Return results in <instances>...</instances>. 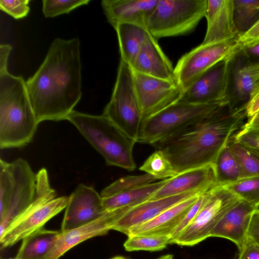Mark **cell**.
Returning a JSON list of instances; mask_svg holds the SVG:
<instances>
[{
	"instance_id": "6da1fadb",
	"label": "cell",
	"mask_w": 259,
	"mask_h": 259,
	"mask_svg": "<svg viewBox=\"0 0 259 259\" xmlns=\"http://www.w3.org/2000/svg\"><path fill=\"white\" fill-rule=\"evenodd\" d=\"M80 43L56 38L35 73L26 81L38 123L67 120L81 97Z\"/></svg>"
},
{
	"instance_id": "7a4b0ae2",
	"label": "cell",
	"mask_w": 259,
	"mask_h": 259,
	"mask_svg": "<svg viewBox=\"0 0 259 259\" xmlns=\"http://www.w3.org/2000/svg\"><path fill=\"white\" fill-rule=\"evenodd\" d=\"M246 117V109L231 112L225 105L153 146L165 154L178 174L213 164Z\"/></svg>"
},
{
	"instance_id": "3957f363",
	"label": "cell",
	"mask_w": 259,
	"mask_h": 259,
	"mask_svg": "<svg viewBox=\"0 0 259 259\" xmlns=\"http://www.w3.org/2000/svg\"><path fill=\"white\" fill-rule=\"evenodd\" d=\"M39 124L26 81L9 72L0 74V147L19 148L29 143Z\"/></svg>"
},
{
	"instance_id": "277c9868",
	"label": "cell",
	"mask_w": 259,
	"mask_h": 259,
	"mask_svg": "<svg viewBox=\"0 0 259 259\" xmlns=\"http://www.w3.org/2000/svg\"><path fill=\"white\" fill-rule=\"evenodd\" d=\"M67 120L103 156L107 164L129 171L135 169L133 149L136 142L107 117L73 110Z\"/></svg>"
},
{
	"instance_id": "5b68a950",
	"label": "cell",
	"mask_w": 259,
	"mask_h": 259,
	"mask_svg": "<svg viewBox=\"0 0 259 259\" xmlns=\"http://www.w3.org/2000/svg\"><path fill=\"white\" fill-rule=\"evenodd\" d=\"M40 180L25 159L0 160V236L37 198Z\"/></svg>"
},
{
	"instance_id": "8992f818",
	"label": "cell",
	"mask_w": 259,
	"mask_h": 259,
	"mask_svg": "<svg viewBox=\"0 0 259 259\" xmlns=\"http://www.w3.org/2000/svg\"><path fill=\"white\" fill-rule=\"evenodd\" d=\"M38 173L40 179L39 195L34 203L0 236L1 249L11 246L43 228L49 220L67 206L69 196L57 197L56 191L51 186L47 169L42 168Z\"/></svg>"
},
{
	"instance_id": "52a82bcc",
	"label": "cell",
	"mask_w": 259,
	"mask_h": 259,
	"mask_svg": "<svg viewBox=\"0 0 259 259\" xmlns=\"http://www.w3.org/2000/svg\"><path fill=\"white\" fill-rule=\"evenodd\" d=\"M221 102L195 105L180 100L143 120L138 142L153 145L207 116L220 107Z\"/></svg>"
},
{
	"instance_id": "ba28073f",
	"label": "cell",
	"mask_w": 259,
	"mask_h": 259,
	"mask_svg": "<svg viewBox=\"0 0 259 259\" xmlns=\"http://www.w3.org/2000/svg\"><path fill=\"white\" fill-rule=\"evenodd\" d=\"M103 115L138 142L143 120L142 113L135 87L133 69L121 59L113 92Z\"/></svg>"
},
{
	"instance_id": "9c48e42d",
	"label": "cell",
	"mask_w": 259,
	"mask_h": 259,
	"mask_svg": "<svg viewBox=\"0 0 259 259\" xmlns=\"http://www.w3.org/2000/svg\"><path fill=\"white\" fill-rule=\"evenodd\" d=\"M207 0H159L146 28L157 40L192 32L205 17Z\"/></svg>"
},
{
	"instance_id": "30bf717a",
	"label": "cell",
	"mask_w": 259,
	"mask_h": 259,
	"mask_svg": "<svg viewBox=\"0 0 259 259\" xmlns=\"http://www.w3.org/2000/svg\"><path fill=\"white\" fill-rule=\"evenodd\" d=\"M238 38L201 44L182 56L174 68V75L183 92L214 65L231 59L240 50Z\"/></svg>"
},
{
	"instance_id": "8fae6325",
	"label": "cell",
	"mask_w": 259,
	"mask_h": 259,
	"mask_svg": "<svg viewBox=\"0 0 259 259\" xmlns=\"http://www.w3.org/2000/svg\"><path fill=\"white\" fill-rule=\"evenodd\" d=\"M240 199L223 186L209 190L207 198L193 221L175 241L181 246H194L210 237L223 217Z\"/></svg>"
},
{
	"instance_id": "7c38bea8",
	"label": "cell",
	"mask_w": 259,
	"mask_h": 259,
	"mask_svg": "<svg viewBox=\"0 0 259 259\" xmlns=\"http://www.w3.org/2000/svg\"><path fill=\"white\" fill-rule=\"evenodd\" d=\"M133 75L143 120L177 102L181 97L183 91L175 80L161 79L134 71Z\"/></svg>"
},
{
	"instance_id": "4fadbf2b",
	"label": "cell",
	"mask_w": 259,
	"mask_h": 259,
	"mask_svg": "<svg viewBox=\"0 0 259 259\" xmlns=\"http://www.w3.org/2000/svg\"><path fill=\"white\" fill-rule=\"evenodd\" d=\"M231 59L219 62L203 74L183 92L179 100L195 105L228 104Z\"/></svg>"
},
{
	"instance_id": "5bb4252c",
	"label": "cell",
	"mask_w": 259,
	"mask_h": 259,
	"mask_svg": "<svg viewBox=\"0 0 259 259\" xmlns=\"http://www.w3.org/2000/svg\"><path fill=\"white\" fill-rule=\"evenodd\" d=\"M106 211L100 194L92 187L80 184L69 196L61 231L87 224L101 217Z\"/></svg>"
},
{
	"instance_id": "9a60e30c",
	"label": "cell",
	"mask_w": 259,
	"mask_h": 259,
	"mask_svg": "<svg viewBox=\"0 0 259 259\" xmlns=\"http://www.w3.org/2000/svg\"><path fill=\"white\" fill-rule=\"evenodd\" d=\"M130 208L106 211L101 217L87 224L66 231H60L54 247L45 259H59L79 243L93 237L106 234Z\"/></svg>"
},
{
	"instance_id": "2e32d148",
	"label": "cell",
	"mask_w": 259,
	"mask_h": 259,
	"mask_svg": "<svg viewBox=\"0 0 259 259\" xmlns=\"http://www.w3.org/2000/svg\"><path fill=\"white\" fill-rule=\"evenodd\" d=\"M218 186L213 164L186 170L169 178L151 197L156 199L193 192H206Z\"/></svg>"
},
{
	"instance_id": "e0dca14e",
	"label": "cell",
	"mask_w": 259,
	"mask_h": 259,
	"mask_svg": "<svg viewBox=\"0 0 259 259\" xmlns=\"http://www.w3.org/2000/svg\"><path fill=\"white\" fill-rule=\"evenodd\" d=\"M250 61L243 50L231 59L228 87V107L231 112L246 109L254 81L248 66Z\"/></svg>"
},
{
	"instance_id": "ac0fdd59",
	"label": "cell",
	"mask_w": 259,
	"mask_h": 259,
	"mask_svg": "<svg viewBox=\"0 0 259 259\" xmlns=\"http://www.w3.org/2000/svg\"><path fill=\"white\" fill-rule=\"evenodd\" d=\"M206 33L201 44H207L238 37L234 18L233 0H207Z\"/></svg>"
},
{
	"instance_id": "d6986e66",
	"label": "cell",
	"mask_w": 259,
	"mask_h": 259,
	"mask_svg": "<svg viewBox=\"0 0 259 259\" xmlns=\"http://www.w3.org/2000/svg\"><path fill=\"white\" fill-rule=\"evenodd\" d=\"M203 193L193 191L146 201L127 210L115 223L112 230L127 235L131 229L152 220L179 202Z\"/></svg>"
},
{
	"instance_id": "ffe728a7",
	"label": "cell",
	"mask_w": 259,
	"mask_h": 259,
	"mask_svg": "<svg viewBox=\"0 0 259 259\" xmlns=\"http://www.w3.org/2000/svg\"><path fill=\"white\" fill-rule=\"evenodd\" d=\"M159 0H103L101 6L108 22L114 28L127 23L146 28ZM147 29V28H146Z\"/></svg>"
},
{
	"instance_id": "44dd1931",
	"label": "cell",
	"mask_w": 259,
	"mask_h": 259,
	"mask_svg": "<svg viewBox=\"0 0 259 259\" xmlns=\"http://www.w3.org/2000/svg\"><path fill=\"white\" fill-rule=\"evenodd\" d=\"M257 208L240 200L221 219L210 237L223 238L235 243L239 251L247 239V232L253 211Z\"/></svg>"
},
{
	"instance_id": "7402d4cb",
	"label": "cell",
	"mask_w": 259,
	"mask_h": 259,
	"mask_svg": "<svg viewBox=\"0 0 259 259\" xmlns=\"http://www.w3.org/2000/svg\"><path fill=\"white\" fill-rule=\"evenodd\" d=\"M133 70L151 76L175 80L174 68L157 40L148 32L146 39L131 67Z\"/></svg>"
},
{
	"instance_id": "603a6c76",
	"label": "cell",
	"mask_w": 259,
	"mask_h": 259,
	"mask_svg": "<svg viewBox=\"0 0 259 259\" xmlns=\"http://www.w3.org/2000/svg\"><path fill=\"white\" fill-rule=\"evenodd\" d=\"M200 194L185 199L164 210L152 220L131 229L127 236H170Z\"/></svg>"
},
{
	"instance_id": "cb8c5ba5",
	"label": "cell",
	"mask_w": 259,
	"mask_h": 259,
	"mask_svg": "<svg viewBox=\"0 0 259 259\" xmlns=\"http://www.w3.org/2000/svg\"><path fill=\"white\" fill-rule=\"evenodd\" d=\"M114 28L117 33L120 59L132 67L146 39L148 31L145 27L127 23H119Z\"/></svg>"
},
{
	"instance_id": "d4e9b609",
	"label": "cell",
	"mask_w": 259,
	"mask_h": 259,
	"mask_svg": "<svg viewBox=\"0 0 259 259\" xmlns=\"http://www.w3.org/2000/svg\"><path fill=\"white\" fill-rule=\"evenodd\" d=\"M168 179L123 191L102 198L106 211L123 208H131L150 200L153 195L168 181Z\"/></svg>"
},
{
	"instance_id": "484cf974",
	"label": "cell",
	"mask_w": 259,
	"mask_h": 259,
	"mask_svg": "<svg viewBox=\"0 0 259 259\" xmlns=\"http://www.w3.org/2000/svg\"><path fill=\"white\" fill-rule=\"evenodd\" d=\"M60 231L44 228L27 236L16 256L17 259H45L54 247Z\"/></svg>"
},
{
	"instance_id": "4316f807",
	"label": "cell",
	"mask_w": 259,
	"mask_h": 259,
	"mask_svg": "<svg viewBox=\"0 0 259 259\" xmlns=\"http://www.w3.org/2000/svg\"><path fill=\"white\" fill-rule=\"evenodd\" d=\"M213 165L218 186H224L242 179L241 167L228 144L219 153Z\"/></svg>"
},
{
	"instance_id": "83f0119b",
	"label": "cell",
	"mask_w": 259,
	"mask_h": 259,
	"mask_svg": "<svg viewBox=\"0 0 259 259\" xmlns=\"http://www.w3.org/2000/svg\"><path fill=\"white\" fill-rule=\"evenodd\" d=\"M234 18L239 36L259 20V0H233Z\"/></svg>"
},
{
	"instance_id": "f1b7e54d",
	"label": "cell",
	"mask_w": 259,
	"mask_h": 259,
	"mask_svg": "<svg viewBox=\"0 0 259 259\" xmlns=\"http://www.w3.org/2000/svg\"><path fill=\"white\" fill-rule=\"evenodd\" d=\"M228 145L240 165L242 179L259 176V154L233 138Z\"/></svg>"
},
{
	"instance_id": "f546056e",
	"label": "cell",
	"mask_w": 259,
	"mask_h": 259,
	"mask_svg": "<svg viewBox=\"0 0 259 259\" xmlns=\"http://www.w3.org/2000/svg\"><path fill=\"white\" fill-rule=\"evenodd\" d=\"M139 169L161 180L172 178L178 174L169 160L159 150H156L150 155Z\"/></svg>"
},
{
	"instance_id": "4dcf8cb0",
	"label": "cell",
	"mask_w": 259,
	"mask_h": 259,
	"mask_svg": "<svg viewBox=\"0 0 259 259\" xmlns=\"http://www.w3.org/2000/svg\"><path fill=\"white\" fill-rule=\"evenodd\" d=\"M239 199L259 207V176L241 179L224 186Z\"/></svg>"
},
{
	"instance_id": "1f68e13d",
	"label": "cell",
	"mask_w": 259,
	"mask_h": 259,
	"mask_svg": "<svg viewBox=\"0 0 259 259\" xmlns=\"http://www.w3.org/2000/svg\"><path fill=\"white\" fill-rule=\"evenodd\" d=\"M168 244H170L168 235H132L128 236L123 246L128 251H155L163 249Z\"/></svg>"
},
{
	"instance_id": "d6a6232c",
	"label": "cell",
	"mask_w": 259,
	"mask_h": 259,
	"mask_svg": "<svg viewBox=\"0 0 259 259\" xmlns=\"http://www.w3.org/2000/svg\"><path fill=\"white\" fill-rule=\"evenodd\" d=\"M157 179L145 174L122 177L105 188L100 194L102 198L155 182Z\"/></svg>"
},
{
	"instance_id": "836d02e7",
	"label": "cell",
	"mask_w": 259,
	"mask_h": 259,
	"mask_svg": "<svg viewBox=\"0 0 259 259\" xmlns=\"http://www.w3.org/2000/svg\"><path fill=\"white\" fill-rule=\"evenodd\" d=\"M90 2V0H43L42 11L45 17L53 18L68 14Z\"/></svg>"
},
{
	"instance_id": "e575fe53",
	"label": "cell",
	"mask_w": 259,
	"mask_h": 259,
	"mask_svg": "<svg viewBox=\"0 0 259 259\" xmlns=\"http://www.w3.org/2000/svg\"><path fill=\"white\" fill-rule=\"evenodd\" d=\"M211 190V189H210ZM209 190L201 194L190 208L183 220L170 235V244H173L181 232L193 221L206 201Z\"/></svg>"
},
{
	"instance_id": "d590c367",
	"label": "cell",
	"mask_w": 259,
	"mask_h": 259,
	"mask_svg": "<svg viewBox=\"0 0 259 259\" xmlns=\"http://www.w3.org/2000/svg\"><path fill=\"white\" fill-rule=\"evenodd\" d=\"M29 0H1V10L16 19L26 17L29 13Z\"/></svg>"
},
{
	"instance_id": "8d00e7d4",
	"label": "cell",
	"mask_w": 259,
	"mask_h": 259,
	"mask_svg": "<svg viewBox=\"0 0 259 259\" xmlns=\"http://www.w3.org/2000/svg\"><path fill=\"white\" fill-rule=\"evenodd\" d=\"M233 139L259 154V130H248L242 127Z\"/></svg>"
},
{
	"instance_id": "74e56055",
	"label": "cell",
	"mask_w": 259,
	"mask_h": 259,
	"mask_svg": "<svg viewBox=\"0 0 259 259\" xmlns=\"http://www.w3.org/2000/svg\"><path fill=\"white\" fill-rule=\"evenodd\" d=\"M238 42L241 50L259 43V20L248 30L238 36Z\"/></svg>"
},
{
	"instance_id": "f35d334b",
	"label": "cell",
	"mask_w": 259,
	"mask_h": 259,
	"mask_svg": "<svg viewBox=\"0 0 259 259\" xmlns=\"http://www.w3.org/2000/svg\"><path fill=\"white\" fill-rule=\"evenodd\" d=\"M238 259H259V245L247 237Z\"/></svg>"
},
{
	"instance_id": "ab89813d",
	"label": "cell",
	"mask_w": 259,
	"mask_h": 259,
	"mask_svg": "<svg viewBox=\"0 0 259 259\" xmlns=\"http://www.w3.org/2000/svg\"><path fill=\"white\" fill-rule=\"evenodd\" d=\"M247 237L259 245V208L255 209L252 214Z\"/></svg>"
},
{
	"instance_id": "60d3db41",
	"label": "cell",
	"mask_w": 259,
	"mask_h": 259,
	"mask_svg": "<svg viewBox=\"0 0 259 259\" xmlns=\"http://www.w3.org/2000/svg\"><path fill=\"white\" fill-rule=\"evenodd\" d=\"M12 49V48L10 45H0V74L8 72V59Z\"/></svg>"
},
{
	"instance_id": "b9f144b4",
	"label": "cell",
	"mask_w": 259,
	"mask_h": 259,
	"mask_svg": "<svg viewBox=\"0 0 259 259\" xmlns=\"http://www.w3.org/2000/svg\"><path fill=\"white\" fill-rule=\"evenodd\" d=\"M259 111V95L251 99L248 103L246 112L247 117L249 118L254 115Z\"/></svg>"
},
{
	"instance_id": "7bdbcfd3",
	"label": "cell",
	"mask_w": 259,
	"mask_h": 259,
	"mask_svg": "<svg viewBox=\"0 0 259 259\" xmlns=\"http://www.w3.org/2000/svg\"><path fill=\"white\" fill-rule=\"evenodd\" d=\"M242 127L248 130H259V111L248 118V121Z\"/></svg>"
},
{
	"instance_id": "ee69618b",
	"label": "cell",
	"mask_w": 259,
	"mask_h": 259,
	"mask_svg": "<svg viewBox=\"0 0 259 259\" xmlns=\"http://www.w3.org/2000/svg\"><path fill=\"white\" fill-rule=\"evenodd\" d=\"M243 50L251 62H253L255 59L259 58V43Z\"/></svg>"
},
{
	"instance_id": "f6af8a7d",
	"label": "cell",
	"mask_w": 259,
	"mask_h": 259,
	"mask_svg": "<svg viewBox=\"0 0 259 259\" xmlns=\"http://www.w3.org/2000/svg\"><path fill=\"white\" fill-rule=\"evenodd\" d=\"M248 68L255 83L256 81L259 79V61L250 62L248 65Z\"/></svg>"
},
{
	"instance_id": "bcb514c9",
	"label": "cell",
	"mask_w": 259,
	"mask_h": 259,
	"mask_svg": "<svg viewBox=\"0 0 259 259\" xmlns=\"http://www.w3.org/2000/svg\"><path fill=\"white\" fill-rule=\"evenodd\" d=\"M259 95V79L256 81L254 84L252 91L250 96V99L255 98Z\"/></svg>"
},
{
	"instance_id": "7dc6e473",
	"label": "cell",
	"mask_w": 259,
	"mask_h": 259,
	"mask_svg": "<svg viewBox=\"0 0 259 259\" xmlns=\"http://www.w3.org/2000/svg\"><path fill=\"white\" fill-rule=\"evenodd\" d=\"M157 259H174L173 255L171 254H166L161 256Z\"/></svg>"
},
{
	"instance_id": "c3c4849f",
	"label": "cell",
	"mask_w": 259,
	"mask_h": 259,
	"mask_svg": "<svg viewBox=\"0 0 259 259\" xmlns=\"http://www.w3.org/2000/svg\"><path fill=\"white\" fill-rule=\"evenodd\" d=\"M110 259H127L123 256H114Z\"/></svg>"
},
{
	"instance_id": "681fc988",
	"label": "cell",
	"mask_w": 259,
	"mask_h": 259,
	"mask_svg": "<svg viewBox=\"0 0 259 259\" xmlns=\"http://www.w3.org/2000/svg\"><path fill=\"white\" fill-rule=\"evenodd\" d=\"M12 259H17V258H16L15 257V258H12Z\"/></svg>"
}]
</instances>
